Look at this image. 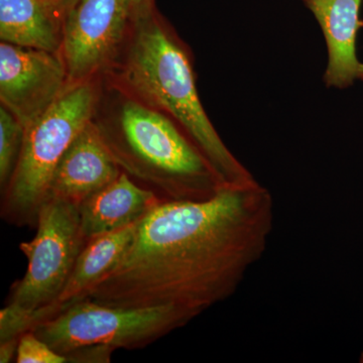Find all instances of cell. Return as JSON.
I'll use <instances>...</instances> for the list:
<instances>
[{
	"instance_id": "obj_11",
	"label": "cell",
	"mask_w": 363,
	"mask_h": 363,
	"mask_svg": "<svg viewBox=\"0 0 363 363\" xmlns=\"http://www.w3.org/2000/svg\"><path fill=\"white\" fill-rule=\"evenodd\" d=\"M161 202L156 193L138 185L123 172L79 206L86 240L133 225Z\"/></svg>"
},
{
	"instance_id": "obj_19",
	"label": "cell",
	"mask_w": 363,
	"mask_h": 363,
	"mask_svg": "<svg viewBox=\"0 0 363 363\" xmlns=\"http://www.w3.org/2000/svg\"><path fill=\"white\" fill-rule=\"evenodd\" d=\"M152 1V0H130L131 7L135 9V7L140 6V4H145V2Z\"/></svg>"
},
{
	"instance_id": "obj_7",
	"label": "cell",
	"mask_w": 363,
	"mask_h": 363,
	"mask_svg": "<svg viewBox=\"0 0 363 363\" xmlns=\"http://www.w3.org/2000/svg\"><path fill=\"white\" fill-rule=\"evenodd\" d=\"M131 16L130 0H79L66 13L60 55L70 84L106 73L125 42Z\"/></svg>"
},
{
	"instance_id": "obj_6",
	"label": "cell",
	"mask_w": 363,
	"mask_h": 363,
	"mask_svg": "<svg viewBox=\"0 0 363 363\" xmlns=\"http://www.w3.org/2000/svg\"><path fill=\"white\" fill-rule=\"evenodd\" d=\"M35 228L33 240L20 245L28 269L11 286L6 303L28 310L49 307L58 301L88 242L79 207L54 198L43 203Z\"/></svg>"
},
{
	"instance_id": "obj_3",
	"label": "cell",
	"mask_w": 363,
	"mask_h": 363,
	"mask_svg": "<svg viewBox=\"0 0 363 363\" xmlns=\"http://www.w3.org/2000/svg\"><path fill=\"white\" fill-rule=\"evenodd\" d=\"M92 121L121 171L162 201H202L226 187L171 118L105 76Z\"/></svg>"
},
{
	"instance_id": "obj_16",
	"label": "cell",
	"mask_w": 363,
	"mask_h": 363,
	"mask_svg": "<svg viewBox=\"0 0 363 363\" xmlns=\"http://www.w3.org/2000/svg\"><path fill=\"white\" fill-rule=\"evenodd\" d=\"M16 362L67 363L68 358L52 350L33 331H28L21 336Z\"/></svg>"
},
{
	"instance_id": "obj_2",
	"label": "cell",
	"mask_w": 363,
	"mask_h": 363,
	"mask_svg": "<svg viewBox=\"0 0 363 363\" xmlns=\"http://www.w3.org/2000/svg\"><path fill=\"white\" fill-rule=\"evenodd\" d=\"M155 0L133 9L125 42L104 76L171 118L195 143L225 186L257 183L226 147L208 117L194 60Z\"/></svg>"
},
{
	"instance_id": "obj_4",
	"label": "cell",
	"mask_w": 363,
	"mask_h": 363,
	"mask_svg": "<svg viewBox=\"0 0 363 363\" xmlns=\"http://www.w3.org/2000/svg\"><path fill=\"white\" fill-rule=\"evenodd\" d=\"M101 77L71 84L47 111L25 128L13 177L1 192L6 223L35 227L59 162L94 116Z\"/></svg>"
},
{
	"instance_id": "obj_18",
	"label": "cell",
	"mask_w": 363,
	"mask_h": 363,
	"mask_svg": "<svg viewBox=\"0 0 363 363\" xmlns=\"http://www.w3.org/2000/svg\"><path fill=\"white\" fill-rule=\"evenodd\" d=\"M79 0H52V4L56 7L58 13L61 14L62 18L66 16V13L75 6Z\"/></svg>"
},
{
	"instance_id": "obj_14",
	"label": "cell",
	"mask_w": 363,
	"mask_h": 363,
	"mask_svg": "<svg viewBox=\"0 0 363 363\" xmlns=\"http://www.w3.org/2000/svg\"><path fill=\"white\" fill-rule=\"evenodd\" d=\"M25 126L6 107H0V188L4 192L20 160Z\"/></svg>"
},
{
	"instance_id": "obj_1",
	"label": "cell",
	"mask_w": 363,
	"mask_h": 363,
	"mask_svg": "<svg viewBox=\"0 0 363 363\" xmlns=\"http://www.w3.org/2000/svg\"><path fill=\"white\" fill-rule=\"evenodd\" d=\"M274 200L259 183L202 201H164L140 219L118 264L88 294L111 307H173L199 316L238 290L262 257Z\"/></svg>"
},
{
	"instance_id": "obj_13",
	"label": "cell",
	"mask_w": 363,
	"mask_h": 363,
	"mask_svg": "<svg viewBox=\"0 0 363 363\" xmlns=\"http://www.w3.org/2000/svg\"><path fill=\"white\" fill-rule=\"evenodd\" d=\"M138 222L88 240L56 303L72 305L87 298L90 291L123 259L135 238Z\"/></svg>"
},
{
	"instance_id": "obj_5",
	"label": "cell",
	"mask_w": 363,
	"mask_h": 363,
	"mask_svg": "<svg viewBox=\"0 0 363 363\" xmlns=\"http://www.w3.org/2000/svg\"><path fill=\"white\" fill-rule=\"evenodd\" d=\"M194 318L173 307L125 309L98 304L87 298L69 306L32 331L66 357L72 351L89 346L143 350Z\"/></svg>"
},
{
	"instance_id": "obj_8",
	"label": "cell",
	"mask_w": 363,
	"mask_h": 363,
	"mask_svg": "<svg viewBox=\"0 0 363 363\" xmlns=\"http://www.w3.org/2000/svg\"><path fill=\"white\" fill-rule=\"evenodd\" d=\"M70 85L60 52L0 44V102L25 128Z\"/></svg>"
},
{
	"instance_id": "obj_20",
	"label": "cell",
	"mask_w": 363,
	"mask_h": 363,
	"mask_svg": "<svg viewBox=\"0 0 363 363\" xmlns=\"http://www.w3.org/2000/svg\"><path fill=\"white\" fill-rule=\"evenodd\" d=\"M357 79L363 81V64L360 63L359 69H358Z\"/></svg>"
},
{
	"instance_id": "obj_12",
	"label": "cell",
	"mask_w": 363,
	"mask_h": 363,
	"mask_svg": "<svg viewBox=\"0 0 363 363\" xmlns=\"http://www.w3.org/2000/svg\"><path fill=\"white\" fill-rule=\"evenodd\" d=\"M64 18L52 0H0V40L60 52Z\"/></svg>"
},
{
	"instance_id": "obj_17",
	"label": "cell",
	"mask_w": 363,
	"mask_h": 363,
	"mask_svg": "<svg viewBox=\"0 0 363 363\" xmlns=\"http://www.w3.org/2000/svg\"><path fill=\"white\" fill-rule=\"evenodd\" d=\"M20 338L9 339L0 342V362H16Z\"/></svg>"
},
{
	"instance_id": "obj_9",
	"label": "cell",
	"mask_w": 363,
	"mask_h": 363,
	"mask_svg": "<svg viewBox=\"0 0 363 363\" xmlns=\"http://www.w3.org/2000/svg\"><path fill=\"white\" fill-rule=\"evenodd\" d=\"M121 173L91 121L59 162L45 199L54 198L79 207Z\"/></svg>"
},
{
	"instance_id": "obj_10",
	"label": "cell",
	"mask_w": 363,
	"mask_h": 363,
	"mask_svg": "<svg viewBox=\"0 0 363 363\" xmlns=\"http://www.w3.org/2000/svg\"><path fill=\"white\" fill-rule=\"evenodd\" d=\"M315 16L326 43L324 83L327 87L345 89L357 79L360 63L357 38L363 28L360 20L362 0H302Z\"/></svg>"
},
{
	"instance_id": "obj_15",
	"label": "cell",
	"mask_w": 363,
	"mask_h": 363,
	"mask_svg": "<svg viewBox=\"0 0 363 363\" xmlns=\"http://www.w3.org/2000/svg\"><path fill=\"white\" fill-rule=\"evenodd\" d=\"M65 305L54 304L37 310H28L20 306L6 304L0 311V342L21 338L38 325L52 319L65 310Z\"/></svg>"
}]
</instances>
